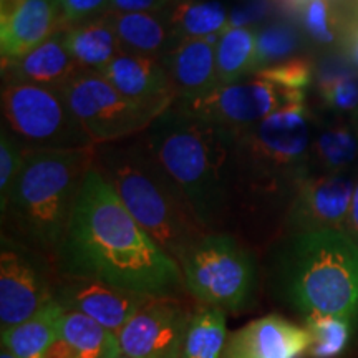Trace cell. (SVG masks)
Here are the masks:
<instances>
[{"label": "cell", "instance_id": "cell-35", "mask_svg": "<svg viewBox=\"0 0 358 358\" xmlns=\"http://www.w3.org/2000/svg\"><path fill=\"white\" fill-rule=\"evenodd\" d=\"M275 0H248L244 6L232 8L229 13V27H249L262 20L274 7Z\"/></svg>", "mask_w": 358, "mask_h": 358}, {"label": "cell", "instance_id": "cell-25", "mask_svg": "<svg viewBox=\"0 0 358 358\" xmlns=\"http://www.w3.org/2000/svg\"><path fill=\"white\" fill-rule=\"evenodd\" d=\"M60 334L69 343L71 358H120L123 355L116 334L83 313L66 310Z\"/></svg>", "mask_w": 358, "mask_h": 358}, {"label": "cell", "instance_id": "cell-37", "mask_svg": "<svg viewBox=\"0 0 358 358\" xmlns=\"http://www.w3.org/2000/svg\"><path fill=\"white\" fill-rule=\"evenodd\" d=\"M343 232H345V234L350 237L353 243L358 245V185L355 186V192H353L350 213H348Z\"/></svg>", "mask_w": 358, "mask_h": 358}, {"label": "cell", "instance_id": "cell-7", "mask_svg": "<svg viewBox=\"0 0 358 358\" xmlns=\"http://www.w3.org/2000/svg\"><path fill=\"white\" fill-rule=\"evenodd\" d=\"M185 289L203 306L224 312L245 310L257 287L250 250L226 232H206L179 261Z\"/></svg>", "mask_w": 358, "mask_h": 358}, {"label": "cell", "instance_id": "cell-5", "mask_svg": "<svg viewBox=\"0 0 358 358\" xmlns=\"http://www.w3.org/2000/svg\"><path fill=\"white\" fill-rule=\"evenodd\" d=\"M279 297L303 319L334 315L358 325V245L343 231L294 232L274 268Z\"/></svg>", "mask_w": 358, "mask_h": 358}, {"label": "cell", "instance_id": "cell-32", "mask_svg": "<svg viewBox=\"0 0 358 358\" xmlns=\"http://www.w3.org/2000/svg\"><path fill=\"white\" fill-rule=\"evenodd\" d=\"M30 146L13 134L7 127H2L0 133V198L7 194L17 174L24 166Z\"/></svg>", "mask_w": 358, "mask_h": 358}, {"label": "cell", "instance_id": "cell-2", "mask_svg": "<svg viewBox=\"0 0 358 358\" xmlns=\"http://www.w3.org/2000/svg\"><path fill=\"white\" fill-rule=\"evenodd\" d=\"M239 134L178 105L140 134L204 232H219L234 206L232 174Z\"/></svg>", "mask_w": 358, "mask_h": 358}, {"label": "cell", "instance_id": "cell-6", "mask_svg": "<svg viewBox=\"0 0 358 358\" xmlns=\"http://www.w3.org/2000/svg\"><path fill=\"white\" fill-rule=\"evenodd\" d=\"M95 168L146 234L179 264L206 232L141 136L98 145Z\"/></svg>", "mask_w": 358, "mask_h": 358}, {"label": "cell", "instance_id": "cell-21", "mask_svg": "<svg viewBox=\"0 0 358 358\" xmlns=\"http://www.w3.org/2000/svg\"><path fill=\"white\" fill-rule=\"evenodd\" d=\"M65 42L80 69L87 71H101L123 52L105 13L96 19L66 27Z\"/></svg>", "mask_w": 358, "mask_h": 358}, {"label": "cell", "instance_id": "cell-15", "mask_svg": "<svg viewBox=\"0 0 358 358\" xmlns=\"http://www.w3.org/2000/svg\"><path fill=\"white\" fill-rule=\"evenodd\" d=\"M65 27L57 0H0L2 60L22 57Z\"/></svg>", "mask_w": 358, "mask_h": 358}, {"label": "cell", "instance_id": "cell-22", "mask_svg": "<svg viewBox=\"0 0 358 358\" xmlns=\"http://www.w3.org/2000/svg\"><path fill=\"white\" fill-rule=\"evenodd\" d=\"M65 312L57 301L50 302L29 320L0 334L2 348L17 358H43L47 348L60 335Z\"/></svg>", "mask_w": 358, "mask_h": 358}, {"label": "cell", "instance_id": "cell-18", "mask_svg": "<svg viewBox=\"0 0 358 358\" xmlns=\"http://www.w3.org/2000/svg\"><path fill=\"white\" fill-rule=\"evenodd\" d=\"M98 73L131 100L176 103L179 98L161 57L122 52Z\"/></svg>", "mask_w": 358, "mask_h": 358}, {"label": "cell", "instance_id": "cell-14", "mask_svg": "<svg viewBox=\"0 0 358 358\" xmlns=\"http://www.w3.org/2000/svg\"><path fill=\"white\" fill-rule=\"evenodd\" d=\"M53 299L65 310L83 313L113 334H118L150 301L92 277L62 274H57Z\"/></svg>", "mask_w": 358, "mask_h": 358}, {"label": "cell", "instance_id": "cell-9", "mask_svg": "<svg viewBox=\"0 0 358 358\" xmlns=\"http://www.w3.org/2000/svg\"><path fill=\"white\" fill-rule=\"evenodd\" d=\"M0 105L7 128L27 146L35 150L95 146L75 118L64 90L32 83H7L2 88Z\"/></svg>", "mask_w": 358, "mask_h": 358}, {"label": "cell", "instance_id": "cell-11", "mask_svg": "<svg viewBox=\"0 0 358 358\" xmlns=\"http://www.w3.org/2000/svg\"><path fill=\"white\" fill-rule=\"evenodd\" d=\"M52 259L3 232L0 241V334L55 301Z\"/></svg>", "mask_w": 358, "mask_h": 358}, {"label": "cell", "instance_id": "cell-31", "mask_svg": "<svg viewBox=\"0 0 358 358\" xmlns=\"http://www.w3.org/2000/svg\"><path fill=\"white\" fill-rule=\"evenodd\" d=\"M299 12L303 29L317 43L332 45L337 40V15L332 0H307Z\"/></svg>", "mask_w": 358, "mask_h": 358}, {"label": "cell", "instance_id": "cell-36", "mask_svg": "<svg viewBox=\"0 0 358 358\" xmlns=\"http://www.w3.org/2000/svg\"><path fill=\"white\" fill-rule=\"evenodd\" d=\"M173 0H111L108 12H151L161 13Z\"/></svg>", "mask_w": 358, "mask_h": 358}, {"label": "cell", "instance_id": "cell-38", "mask_svg": "<svg viewBox=\"0 0 358 358\" xmlns=\"http://www.w3.org/2000/svg\"><path fill=\"white\" fill-rule=\"evenodd\" d=\"M352 58H353V64L358 65V35L353 40V45H352Z\"/></svg>", "mask_w": 358, "mask_h": 358}, {"label": "cell", "instance_id": "cell-23", "mask_svg": "<svg viewBox=\"0 0 358 358\" xmlns=\"http://www.w3.org/2000/svg\"><path fill=\"white\" fill-rule=\"evenodd\" d=\"M164 15L178 40L214 38L229 27L226 7L217 0H173Z\"/></svg>", "mask_w": 358, "mask_h": 358}, {"label": "cell", "instance_id": "cell-40", "mask_svg": "<svg viewBox=\"0 0 358 358\" xmlns=\"http://www.w3.org/2000/svg\"><path fill=\"white\" fill-rule=\"evenodd\" d=\"M120 358H129V357H124V355H122V357H120Z\"/></svg>", "mask_w": 358, "mask_h": 358}, {"label": "cell", "instance_id": "cell-1", "mask_svg": "<svg viewBox=\"0 0 358 358\" xmlns=\"http://www.w3.org/2000/svg\"><path fill=\"white\" fill-rule=\"evenodd\" d=\"M53 264L57 274L92 277L148 299H178L186 290L179 264L134 221L95 164Z\"/></svg>", "mask_w": 358, "mask_h": 358}, {"label": "cell", "instance_id": "cell-4", "mask_svg": "<svg viewBox=\"0 0 358 358\" xmlns=\"http://www.w3.org/2000/svg\"><path fill=\"white\" fill-rule=\"evenodd\" d=\"M312 116L306 103L272 113L239 134L234 153V206L252 213L292 201L308 176Z\"/></svg>", "mask_w": 358, "mask_h": 358}, {"label": "cell", "instance_id": "cell-34", "mask_svg": "<svg viewBox=\"0 0 358 358\" xmlns=\"http://www.w3.org/2000/svg\"><path fill=\"white\" fill-rule=\"evenodd\" d=\"M66 25L87 22L110 10L111 0H57Z\"/></svg>", "mask_w": 358, "mask_h": 358}, {"label": "cell", "instance_id": "cell-27", "mask_svg": "<svg viewBox=\"0 0 358 358\" xmlns=\"http://www.w3.org/2000/svg\"><path fill=\"white\" fill-rule=\"evenodd\" d=\"M227 337L226 312L201 306L192 313L179 358H221Z\"/></svg>", "mask_w": 358, "mask_h": 358}, {"label": "cell", "instance_id": "cell-30", "mask_svg": "<svg viewBox=\"0 0 358 358\" xmlns=\"http://www.w3.org/2000/svg\"><path fill=\"white\" fill-rule=\"evenodd\" d=\"M301 47V34L289 22H271L257 30V70L282 64ZM256 70V71H257Z\"/></svg>", "mask_w": 358, "mask_h": 358}, {"label": "cell", "instance_id": "cell-13", "mask_svg": "<svg viewBox=\"0 0 358 358\" xmlns=\"http://www.w3.org/2000/svg\"><path fill=\"white\" fill-rule=\"evenodd\" d=\"M355 192L352 178L343 173L308 176L299 185L289 204L287 224L294 232L343 231Z\"/></svg>", "mask_w": 358, "mask_h": 358}, {"label": "cell", "instance_id": "cell-39", "mask_svg": "<svg viewBox=\"0 0 358 358\" xmlns=\"http://www.w3.org/2000/svg\"><path fill=\"white\" fill-rule=\"evenodd\" d=\"M0 358H17V357L12 355V353L6 350V348H2V350H0Z\"/></svg>", "mask_w": 358, "mask_h": 358}, {"label": "cell", "instance_id": "cell-17", "mask_svg": "<svg viewBox=\"0 0 358 358\" xmlns=\"http://www.w3.org/2000/svg\"><path fill=\"white\" fill-rule=\"evenodd\" d=\"M65 29L22 57L2 60L3 85L32 83L64 90L82 71L66 48Z\"/></svg>", "mask_w": 358, "mask_h": 358}, {"label": "cell", "instance_id": "cell-12", "mask_svg": "<svg viewBox=\"0 0 358 358\" xmlns=\"http://www.w3.org/2000/svg\"><path fill=\"white\" fill-rule=\"evenodd\" d=\"M191 317L178 299H150L116 334L123 355L179 358Z\"/></svg>", "mask_w": 358, "mask_h": 358}, {"label": "cell", "instance_id": "cell-24", "mask_svg": "<svg viewBox=\"0 0 358 358\" xmlns=\"http://www.w3.org/2000/svg\"><path fill=\"white\" fill-rule=\"evenodd\" d=\"M216 65L221 85L236 83L257 70V30L227 27L216 40Z\"/></svg>", "mask_w": 358, "mask_h": 358}, {"label": "cell", "instance_id": "cell-8", "mask_svg": "<svg viewBox=\"0 0 358 358\" xmlns=\"http://www.w3.org/2000/svg\"><path fill=\"white\" fill-rule=\"evenodd\" d=\"M69 106L93 145L140 136L174 103H146L120 93L98 71L82 70L64 88Z\"/></svg>", "mask_w": 358, "mask_h": 358}, {"label": "cell", "instance_id": "cell-33", "mask_svg": "<svg viewBox=\"0 0 358 358\" xmlns=\"http://www.w3.org/2000/svg\"><path fill=\"white\" fill-rule=\"evenodd\" d=\"M254 73L266 80H271V82L280 85V87L306 92L313 78V64L308 58L295 57L287 62H282V64L254 71Z\"/></svg>", "mask_w": 358, "mask_h": 358}, {"label": "cell", "instance_id": "cell-16", "mask_svg": "<svg viewBox=\"0 0 358 358\" xmlns=\"http://www.w3.org/2000/svg\"><path fill=\"white\" fill-rule=\"evenodd\" d=\"M308 348L306 327L268 313L231 332L221 358H302Z\"/></svg>", "mask_w": 358, "mask_h": 358}, {"label": "cell", "instance_id": "cell-20", "mask_svg": "<svg viewBox=\"0 0 358 358\" xmlns=\"http://www.w3.org/2000/svg\"><path fill=\"white\" fill-rule=\"evenodd\" d=\"M123 52L163 57L178 43L164 12H106Z\"/></svg>", "mask_w": 358, "mask_h": 358}, {"label": "cell", "instance_id": "cell-3", "mask_svg": "<svg viewBox=\"0 0 358 358\" xmlns=\"http://www.w3.org/2000/svg\"><path fill=\"white\" fill-rule=\"evenodd\" d=\"M95 156L96 145L77 150L30 148L10 189L0 198L8 236L53 262Z\"/></svg>", "mask_w": 358, "mask_h": 358}, {"label": "cell", "instance_id": "cell-19", "mask_svg": "<svg viewBox=\"0 0 358 358\" xmlns=\"http://www.w3.org/2000/svg\"><path fill=\"white\" fill-rule=\"evenodd\" d=\"M161 58L179 98L206 95L221 85L213 38H181Z\"/></svg>", "mask_w": 358, "mask_h": 358}, {"label": "cell", "instance_id": "cell-28", "mask_svg": "<svg viewBox=\"0 0 358 358\" xmlns=\"http://www.w3.org/2000/svg\"><path fill=\"white\" fill-rule=\"evenodd\" d=\"M317 87L329 108L358 118V77L345 62H325L317 71Z\"/></svg>", "mask_w": 358, "mask_h": 358}, {"label": "cell", "instance_id": "cell-29", "mask_svg": "<svg viewBox=\"0 0 358 358\" xmlns=\"http://www.w3.org/2000/svg\"><path fill=\"white\" fill-rule=\"evenodd\" d=\"M306 329L310 335V358H338L347 350L353 335V327L347 320L334 315L306 317Z\"/></svg>", "mask_w": 358, "mask_h": 358}, {"label": "cell", "instance_id": "cell-26", "mask_svg": "<svg viewBox=\"0 0 358 358\" xmlns=\"http://www.w3.org/2000/svg\"><path fill=\"white\" fill-rule=\"evenodd\" d=\"M358 156V128L347 120H338L322 128L312 140L310 161L325 173H342Z\"/></svg>", "mask_w": 358, "mask_h": 358}, {"label": "cell", "instance_id": "cell-10", "mask_svg": "<svg viewBox=\"0 0 358 358\" xmlns=\"http://www.w3.org/2000/svg\"><path fill=\"white\" fill-rule=\"evenodd\" d=\"M306 92L280 87L271 80L249 75L236 83L219 85L194 98H179L174 105L206 122L243 133L285 106L303 103Z\"/></svg>", "mask_w": 358, "mask_h": 358}]
</instances>
